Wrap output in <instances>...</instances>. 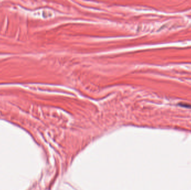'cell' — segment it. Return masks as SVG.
<instances>
[{"instance_id": "1", "label": "cell", "mask_w": 191, "mask_h": 190, "mask_svg": "<svg viewBox=\"0 0 191 190\" xmlns=\"http://www.w3.org/2000/svg\"><path fill=\"white\" fill-rule=\"evenodd\" d=\"M181 106L183 107H185V108H191V105L188 104H186V103H181L179 104Z\"/></svg>"}]
</instances>
